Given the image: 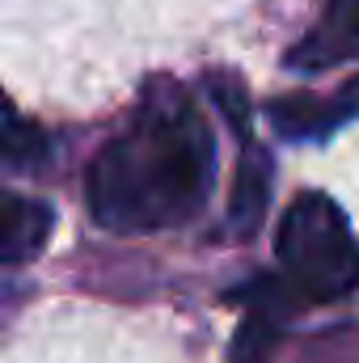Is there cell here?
<instances>
[{"label": "cell", "instance_id": "obj_1", "mask_svg": "<svg viewBox=\"0 0 359 363\" xmlns=\"http://www.w3.org/2000/svg\"><path fill=\"white\" fill-rule=\"evenodd\" d=\"M216 135L178 81H157L136 118L89 165L85 199L110 233H161L190 224L211 194Z\"/></svg>", "mask_w": 359, "mask_h": 363}, {"label": "cell", "instance_id": "obj_2", "mask_svg": "<svg viewBox=\"0 0 359 363\" xmlns=\"http://www.w3.org/2000/svg\"><path fill=\"white\" fill-rule=\"evenodd\" d=\"M275 254L287 287L304 304H330L359 287V241L343 207L321 190H304L287 203L275 233Z\"/></svg>", "mask_w": 359, "mask_h": 363}, {"label": "cell", "instance_id": "obj_3", "mask_svg": "<svg viewBox=\"0 0 359 363\" xmlns=\"http://www.w3.org/2000/svg\"><path fill=\"white\" fill-rule=\"evenodd\" d=\"M270 127L283 140H330L338 127L359 118V77H351L334 97H317V93H283L267 106Z\"/></svg>", "mask_w": 359, "mask_h": 363}, {"label": "cell", "instance_id": "obj_4", "mask_svg": "<svg viewBox=\"0 0 359 363\" xmlns=\"http://www.w3.org/2000/svg\"><path fill=\"white\" fill-rule=\"evenodd\" d=\"M347 60H359V0H326L317 26L287 51L283 64L292 72L313 77Z\"/></svg>", "mask_w": 359, "mask_h": 363}, {"label": "cell", "instance_id": "obj_5", "mask_svg": "<svg viewBox=\"0 0 359 363\" xmlns=\"http://www.w3.org/2000/svg\"><path fill=\"white\" fill-rule=\"evenodd\" d=\"M270 178H275L270 148L258 140H245L241 161H237V178H233V194H228V224L237 237H254L263 228L270 207Z\"/></svg>", "mask_w": 359, "mask_h": 363}, {"label": "cell", "instance_id": "obj_6", "mask_svg": "<svg viewBox=\"0 0 359 363\" xmlns=\"http://www.w3.org/2000/svg\"><path fill=\"white\" fill-rule=\"evenodd\" d=\"M51 228H55L51 203L21 199V194H4L0 199V258L9 267L30 262L34 254H43Z\"/></svg>", "mask_w": 359, "mask_h": 363}, {"label": "cell", "instance_id": "obj_7", "mask_svg": "<svg viewBox=\"0 0 359 363\" xmlns=\"http://www.w3.org/2000/svg\"><path fill=\"white\" fill-rule=\"evenodd\" d=\"M275 351H279V317H270L267 308H254L233 334V363H270Z\"/></svg>", "mask_w": 359, "mask_h": 363}, {"label": "cell", "instance_id": "obj_8", "mask_svg": "<svg viewBox=\"0 0 359 363\" xmlns=\"http://www.w3.org/2000/svg\"><path fill=\"white\" fill-rule=\"evenodd\" d=\"M4 161L13 165V169H30L38 157H43V148H47V140H43V131L34 127V123H26L13 106L4 110Z\"/></svg>", "mask_w": 359, "mask_h": 363}, {"label": "cell", "instance_id": "obj_9", "mask_svg": "<svg viewBox=\"0 0 359 363\" xmlns=\"http://www.w3.org/2000/svg\"><path fill=\"white\" fill-rule=\"evenodd\" d=\"M211 97H216V106L228 114L233 131L241 127V131L250 135V101H245V85H241V81H220V85H211Z\"/></svg>", "mask_w": 359, "mask_h": 363}]
</instances>
